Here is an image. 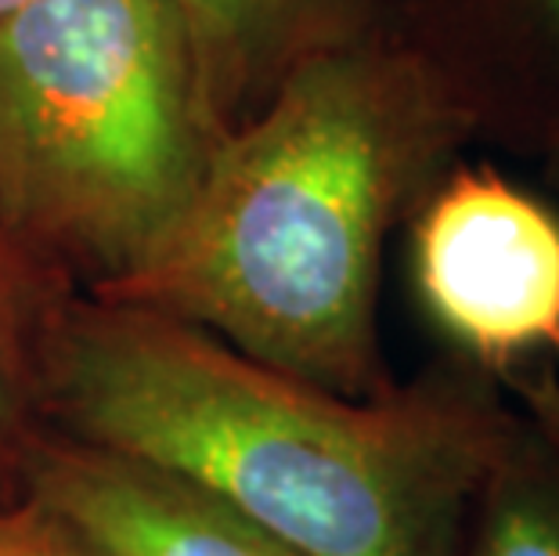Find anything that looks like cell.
<instances>
[{"label":"cell","mask_w":559,"mask_h":556,"mask_svg":"<svg viewBox=\"0 0 559 556\" xmlns=\"http://www.w3.org/2000/svg\"><path fill=\"white\" fill-rule=\"evenodd\" d=\"M26 372L62 437L159 470L307 556H462L520 427L506 390L462 362L343 398L91 293L47 304Z\"/></svg>","instance_id":"obj_1"},{"label":"cell","mask_w":559,"mask_h":556,"mask_svg":"<svg viewBox=\"0 0 559 556\" xmlns=\"http://www.w3.org/2000/svg\"><path fill=\"white\" fill-rule=\"evenodd\" d=\"M480 134L394 19L304 58L213 145L152 253L91 297L134 304L343 398L394 380L379 343L390 232Z\"/></svg>","instance_id":"obj_2"},{"label":"cell","mask_w":559,"mask_h":556,"mask_svg":"<svg viewBox=\"0 0 559 556\" xmlns=\"http://www.w3.org/2000/svg\"><path fill=\"white\" fill-rule=\"evenodd\" d=\"M221 141L174 0L0 15V232L66 293L127 279Z\"/></svg>","instance_id":"obj_3"},{"label":"cell","mask_w":559,"mask_h":556,"mask_svg":"<svg viewBox=\"0 0 559 556\" xmlns=\"http://www.w3.org/2000/svg\"><path fill=\"white\" fill-rule=\"evenodd\" d=\"M412 286L459 362L502 387L559 369V210L491 167L437 177L408 217Z\"/></svg>","instance_id":"obj_4"},{"label":"cell","mask_w":559,"mask_h":556,"mask_svg":"<svg viewBox=\"0 0 559 556\" xmlns=\"http://www.w3.org/2000/svg\"><path fill=\"white\" fill-rule=\"evenodd\" d=\"M26 499L94 556H307L166 473L73 437L29 445Z\"/></svg>","instance_id":"obj_5"},{"label":"cell","mask_w":559,"mask_h":556,"mask_svg":"<svg viewBox=\"0 0 559 556\" xmlns=\"http://www.w3.org/2000/svg\"><path fill=\"white\" fill-rule=\"evenodd\" d=\"M390 19L455 80L480 134L559 149V0H408Z\"/></svg>","instance_id":"obj_6"},{"label":"cell","mask_w":559,"mask_h":556,"mask_svg":"<svg viewBox=\"0 0 559 556\" xmlns=\"http://www.w3.org/2000/svg\"><path fill=\"white\" fill-rule=\"evenodd\" d=\"M217 134L249 120L304 58L386 19L383 0H174Z\"/></svg>","instance_id":"obj_7"},{"label":"cell","mask_w":559,"mask_h":556,"mask_svg":"<svg viewBox=\"0 0 559 556\" xmlns=\"http://www.w3.org/2000/svg\"><path fill=\"white\" fill-rule=\"evenodd\" d=\"M462 556H559V463L523 416L480 488Z\"/></svg>","instance_id":"obj_8"},{"label":"cell","mask_w":559,"mask_h":556,"mask_svg":"<svg viewBox=\"0 0 559 556\" xmlns=\"http://www.w3.org/2000/svg\"><path fill=\"white\" fill-rule=\"evenodd\" d=\"M66 289L51 286L44 275H37L19 250L4 239L0 232V336L8 343V354L15 362V369H26L29 358V340L37 333L40 315L55 297H62Z\"/></svg>","instance_id":"obj_9"},{"label":"cell","mask_w":559,"mask_h":556,"mask_svg":"<svg viewBox=\"0 0 559 556\" xmlns=\"http://www.w3.org/2000/svg\"><path fill=\"white\" fill-rule=\"evenodd\" d=\"M0 556H94L40 506L0 510Z\"/></svg>","instance_id":"obj_10"},{"label":"cell","mask_w":559,"mask_h":556,"mask_svg":"<svg viewBox=\"0 0 559 556\" xmlns=\"http://www.w3.org/2000/svg\"><path fill=\"white\" fill-rule=\"evenodd\" d=\"M502 390L559 463V369L538 365V369H527L513 376V380H506Z\"/></svg>","instance_id":"obj_11"},{"label":"cell","mask_w":559,"mask_h":556,"mask_svg":"<svg viewBox=\"0 0 559 556\" xmlns=\"http://www.w3.org/2000/svg\"><path fill=\"white\" fill-rule=\"evenodd\" d=\"M11 354H8V343L0 336V441H4V430H8V380H11Z\"/></svg>","instance_id":"obj_12"},{"label":"cell","mask_w":559,"mask_h":556,"mask_svg":"<svg viewBox=\"0 0 559 556\" xmlns=\"http://www.w3.org/2000/svg\"><path fill=\"white\" fill-rule=\"evenodd\" d=\"M549 170H552V177L559 181V149H556V152H549Z\"/></svg>","instance_id":"obj_13"},{"label":"cell","mask_w":559,"mask_h":556,"mask_svg":"<svg viewBox=\"0 0 559 556\" xmlns=\"http://www.w3.org/2000/svg\"><path fill=\"white\" fill-rule=\"evenodd\" d=\"M19 4H22V0H0V15H8V11L19 8Z\"/></svg>","instance_id":"obj_14"}]
</instances>
